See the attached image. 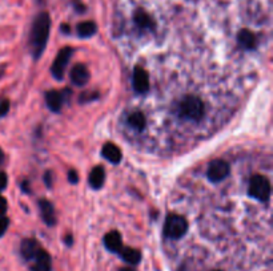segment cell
<instances>
[{"mask_svg":"<svg viewBox=\"0 0 273 271\" xmlns=\"http://www.w3.org/2000/svg\"><path fill=\"white\" fill-rule=\"evenodd\" d=\"M51 18L47 12H42L36 16L31 31V47L34 56L36 59L40 58L43 51L46 48L47 40L50 36Z\"/></svg>","mask_w":273,"mask_h":271,"instance_id":"cell-1","label":"cell"},{"mask_svg":"<svg viewBox=\"0 0 273 271\" xmlns=\"http://www.w3.org/2000/svg\"><path fill=\"white\" fill-rule=\"evenodd\" d=\"M179 115L183 119L199 121L204 116V104L199 97L188 96L179 105Z\"/></svg>","mask_w":273,"mask_h":271,"instance_id":"cell-2","label":"cell"},{"mask_svg":"<svg viewBox=\"0 0 273 271\" xmlns=\"http://www.w3.org/2000/svg\"><path fill=\"white\" fill-rule=\"evenodd\" d=\"M187 230H188V223L184 217L177 215V214H171L167 217L166 223H164L166 237L171 238V239H179V238L184 237Z\"/></svg>","mask_w":273,"mask_h":271,"instance_id":"cell-3","label":"cell"},{"mask_svg":"<svg viewBox=\"0 0 273 271\" xmlns=\"http://www.w3.org/2000/svg\"><path fill=\"white\" fill-rule=\"evenodd\" d=\"M249 195L258 201H268L270 197V182L264 176H254L250 178Z\"/></svg>","mask_w":273,"mask_h":271,"instance_id":"cell-4","label":"cell"},{"mask_svg":"<svg viewBox=\"0 0 273 271\" xmlns=\"http://www.w3.org/2000/svg\"><path fill=\"white\" fill-rule=\"evenodd\" d=\"M73 50L72 48H69V47H66V48H63L60 52L58 54L56 59L54 61V65H52V68H51V72L54 75V77L56 80H62L63 76H64V71H66V67L68 64L69 59L72 56Z\"/></svg>","mask_w":273,"mask_h":271,"instance_id":"cell-5","label":"cell"},{"mask_svg":"<svg viewBox=\"0 0 273 271\" xmlns=\"http://www.w3.org/2000/svg\"><path fill=\"white\" fill-rule=\"evenodd\" d=\"M229 174V165L223 160L212 161L208 166L207 176L212 182H220Z\"/></svg>","mask_w":273,"mask_h":271,"instance_id":"cell-6","label":"cell"},{"mask_svg":"<svg viewBox=\"0 0 273 271\" xmlns=\"http://www.w3.org/2000/svg\"><path fill=\"white\" fill-rule=\"evenodd\" d=\"M133 88L138 93H147L150 91V77L148 73L140 67H136L133 71Z\"/></svg>","mask_w":273,"mask_h":271,"instance_id":"cell-7","label":"cell"},{"mask_svg":"<svg viewBox=\"0 0 273 271\" xmlns=\"http://www.w3.org/2000/svg\"><path fill=\"white\" fill-rule=\"evenodd\" d=\"M71 80L77 87H83L88 83L89 80V72L84 64H77L71 69Z\"/></svg>","mask_w":273,"mask_h":271,"instance_id":"cell-8","label":"cell"},{"mask_svg":"<svg viewBox=\"0 0 273 271\" xmlns=\"http://www.w3.org/2000/svg\"><path fill=\"white\" fill-rule=\"evenodd\" d=\"M35 263L32 264L31 270L32 271H51L52 267V263H51V256L50 254L40 248L38 251V254L35 255L34 258Z\"/></svg>","mask_w":273,"mask_h":271,"instance_id":"cell-9","label":"cell"},{"mask_svg":"<svg viewBox=\"0 0 273 271\" xmlns=\"http://www.w3.org/2000/svg\"><path fill=\"white\" fill-rule=\"evenodd\" d=\"M40 248H42L40 244L35 239H24L22 242V246H20V252H22V256H23L24 259L32 260Z\"/></svg>","mask_w":273,"mask_h":271,"instance_id":"cell-10","label":"cell"},{"mask_svg":"<svg viewBox=\"0 0 273 271\" xmlns=\"http://www.w3.org/2000/svg\"><path fill=\"white\" fill-rule=\"evenodd\" d=\"M39 207H40V211H42L43 219L46 221L47 225H55L56 222V217H55V209L54 205L47 201V199H40L39 201Z\"/></svg>","mask_w":273,"mask_h":271,"instance_id":"cell-11","label":"cell"},{"mask_svg":"<svg viewBox=\"0 0 273 271\" xmlns=\"http://www.w3.org/2000/svg\"><path fill=\"white\" fill-rule=\"evenodd\" d=\"M104 244L105 247L112 252H119L123 247V242H121V235L117 231H111V233L105 234L104 237Z\"/></svg>","mask_w":273,"mask_h":271,"instance_id":"cell-12","label":"cell"},{"mask_svg":"<svg viewBox=\"0 0 273 271\" xmlns=\"http://www.w3.org/2000/svg\"><path fill=\"white\" fill-rule=\"evenodd\" d=\"M46 101L47 105L52 112H59L62 109L63 105V96L62 92L58 91H50L46 93Z\"/></svg>","mask_w":273,"mask_h":271,"instance_id":"cell-13","label":"cell"},{"mask_svg":"<svg viewBox=\"0 0 273 271\" xmlns=\"http://www.w3.org/2000/svg\"><path fill=\"white\" fill-rule=\"evenodd\" d=\"M101 154H103L109 162H112V164H119L120 161H121V150H120L116 145H113V144H105V145L103 146Z\"/></svg>","mask_w":273,"mask_h":271,"instance_id":"cell-14","label":"cell"},{"mask_svg":"<svg viewBox=\"0 0 273 271\" xmlns=\"http://www.w3.org/2000/svg\"><path fill=\"white\" fill-rule=\"evenodd\" d=\"M237 42L240 46L245 50H252L256 47V38L254 35L248 30H241L237 35Z\"/></svg>","mask_w":273,"mask_h":271,"instance_id":"cell-15","label":"cell"},{"mask_svg":"<svg viewBox=\"0 0 273 271\" xmlns=\"http://www.w3.org/2000/svg\"><path fill=\"white\" fill-rule=\"evenodd\" d=\"M120 256L124 262H127L129 264H138L142 259V254L139 250L131 247H121V250L119 251Z\"/></svg>","mask_w":273,"mask_h":271,"instance_id":"cell-16","label":"cell"},{"mask_svg":"<svg viewBox=\"0 0 273 271\" xmlns=\"http://www.w3.org/2000/svg\"><path fill=\"white\" fill-rule=\"evenodd\" d=\"M135 22L142 30H152L154 28V20L151 19V16L143 10H139L135 14Z\"/></svg>","mask_w":273,"mask_h":271,"instance_id":"cell-17","label":"cell"},{"mask_svg":"<svg viewBox=\"0 0 273 271\" xmlns=\"http://www.w3.org/2000/svg\"><path fill=\"white\" fill-rule=\"evenodd\" d=\"M104 177H105V172L101 166H96L92 169V172L89 174V183L93 189H100L104 183Z\"/></svg>","mask_w":273,"mask_h":271,"instance_id":"cell-18","label":"cell"},{"mask_svg":"<svg viewBox=\"0 0 273 271\" xmlns=\"http://www.w3.org/2000/svg\"><path fill=\"white\" fill-rule=\"evenodd\" d=\"M96 24L93 22H83V23L77 24V35L80 38H91L92 35L96 34Z\"/></svg>","mask_w":273,"mask_h":271,"instance_id":"cell-19","label":"cell"},{"mask_svg":"<svg viewBox=\"0 0 273 271\" xmlns=\"http://www.w3.org/2000/svg\"><path fill=\"white\" fill-rule=\"evenodd\" d=\"M128 122L129 125L136 130H143L146 128V117L143 115L142 112H133L129 117H128Z\"/></svg>","mask_w":273,"mask_h":271,"instance_id":"cell-20","label":"cell"},{"mask_svg":"<svg viewBox=\"0 0 273 271\" xmlns=\"http://www.w3.org/2000/svg\"><path fill=\"white\" fill-rule=\"evenodd\" d=\"M8 225H10V219L6 217L0 218V237H3L4 233L7 231Z\"/></svg>","mask_w":273,"mask_h":271,"instance_id":"cell-21","label":"cell"},{"mask_svg":"<svg viewBox=\"0 0 273 271\" xmlns=\"http://www.w3.org/2000/svg\"><path fill=\"white\" fill-rule=\"evenodd\" d=\"M97 97V93H93L92 92H85V93H83V95L80 96V99H79V101L80 103H87V101H91V100L96 99Z\"/></svg>","mask_w":273,"mask_h":271,"instance_id":"cell-22","label":"cell"},{"mask_svg":"<svg viewBox=\"0 0 273 271\" xmlns=\"http://www.w3.org/2000/svg\"><path fill=\"white\" fill-rule=\"evenodd\" d=\"M10 111V101L8 100H3L0 103V117H4Z\"/></svg>","mask_w":273,"mask_h":271,"instance_id":"cell-23","label":"cell"},{"mask_svg":"<svg viewBox=\"0 0 273 271\" xmlns=\"http://www.w3.org/2000/svg\"><path fill=\"white\" fill-rule=\"evenodd\" d=\"M7 176H6V173L0 172V191L4 190L6 189V186H7Z\"/></svg>","mask_w":273,"mask_h":271,"instance_id":"cell-24","label":"cell"},{"mask_svg":"<svg viewBox=\"0 0 273 271\" xmlns=\"http://www.w3.org/2000/svg\"><path fill=\"white\" fill-rule=\"evenodd\" d=\"M73 7H75V10H76L77 12H84L85 11V7L84 4L81 3L80 0H73Z\"/></svg>","mask_w":273,"mask_h":271,"instance_id":"cell-25","label":"cell"},{"mask_svg":"<svg viewBox=\"0 0 273 271\" xmlns=\"http://www.w3.org/2000/svg\"><path fill=\"white\" fill-rule=\"evenodd\" d=\"M6 211H7V201L4 197L0 195V215H3Z\"/></svg>","mask_w":273,"mask_h":271,"instance_id":"cell-26","label":"cell"},{"mask_svg":"<svg viewBox=\"0 0 273 271\" xmlns=\"http://www.w3.org/2000/svg\"><path fill=\"white\" fill-rule=\"evenodd\" d=\"M77 178H79V177H77V173L75 172V170H71V172L68 173V180L72 183H76Z\"/></svg>","mask_w":273,"mask_h":271,"instance_id":"cell-27","label":"cell"},{"mask_svg":"<svg viewBox=\"0 0 273 271\" xmlns=\"http://www.w3.org/2000/svg\"><path fill=\"white\" fill-rule=\"evenodd\" d=\"M51 177H52V173L47 172L46 173V177H44V181H46V185L48 187L52 186V178H51Z\"/></svg>","mask_w":273,"mask_h":271,"instance_id":"cell-28","label":"cell"},{"mask_svg":"<svg viewBox=\"0 0 273 271\" xmlns=\"http://www.w3.org/2000/svg\"><path fill=\"white\" fill-rule=\"evenodd\" d=\"M62 28H63V32H64V34H69V27L67 26V24H64Z\"/></svg>","mask_w":273,"mask_h":271,"instance_id":"cell-29","label":"cell"},{"mask_svg":"<svg viewBox=\"0 0 273 271\" xmlns=\"http://www.w3.org/2000/svg\"><path fill=\"white\" fill-rule=\"evenodd\" d=\"M119 271H136V270L132 267H123V268H120Z\"/></svg>","mask_w":273,"mask_h":271,"instance_id":"cell-30","label":"cell"},{"mask_svg":"<svg viewBox=\"0 0 273 271\" xmlns=\"http://www.w3.org/2000/svg\"><path fill=\"white\" fill-rule=\"evenodd\" d=\"M67 243L72 244V237H69V235H68V238H67Z\"/></svg>","mask_w":273,"mask_h":271,"instance_id":"cell-31","label":"cell"},{"mask_svg":"<svg viewBox=\"0 0 273 271\" xmlns=\"http://www.w3.org/2000/svg\"><path fill=\"white\" fill-rule=\"evenodd\" d=\"M3 161V152H2V149H0V162Z\"/></svg>","mask_w":273,"mask_h":271,"instance_id":"cell-32","label":"cell"},{"mask_svg":"<svg viewBox=\"0 0 273 271\" xmlns=\"http://www.w3.org/2000/svg\"><path fill=\"white\" fill-rule=\"evenodd\" d=\"M3 76V72H2V71H0V77Z\"/></svg>","mask_w":273,"mask_h":271,"instance_id":"cell-33","label":"cell"},{"mask_svg":"<svg viewBox=\"0 0 273 271\" xmlns=\"http://www.w3.org/2000/svg\"><path fill=\"white\" fill-rule=\"evenodd\" d=\"M213 271H221V270H213Z\"/></svg>","mask_w":273,"mask_h":271,"instance_id":"cell-34","label":"cell"}]
</instances>
